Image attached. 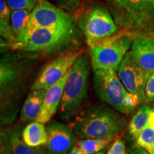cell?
<instances>
[{
	"label": "cell",
	"mask_w": 154,
	"mask_h": 154,
	"mask_svg": "<svg viewBox=\"0 0 154 154\" xmlns=\"http://www.w3.org/2000/svg\"><path fill=\"white\" fill-rule=\"evenodd\" d=\"M136 144L150 154H154V128L149 123L136 138Z\"/></svg>",
	"instance_id": "cell-22"
},
{
	"label": "cell",
	"mask_w": 154,
	"mask_h": 154,
	"mask_svg": "<svg viewBox=\"0 0 154 154\" xmlns=\"http://www.w3.org/2000/svg\"><path fill=\"white\" fill-rule=\"evenodd\" d=\"M9 7L12 11L28 10L32 11L37 5L39 0H5Z\"/></svg>",
	"instance_id": "cell-23"
},
{
	"label": "cell",
	"mask_w": 154,
	"mask_h": 154,
	"mask_svg": "<svg viewBox=\"0 0 154 154\" xmlns=\"http://www.w3.org/2000/svg\"><path fill=\"white\" fill-rule=\"evenodd\" d=\"M80 54L78 51H67L52 59L42 69L32 86V91L47 90L59 82L70 70Z\"/></svg>",
	"instance_id": "cell-9"
},
{
	"label": "cell",
	"mask_w": 154,
	"mask_h": 154,
	"mask_svg": "<svg viewBox=\"0 0 154 154\" xmlns=\"http://www.w3.org/2000/svg\"><path fill=\"white\" fill-rule=\"evenodd\" d=\"M67 154H84V153H83L82 150H81L78 146H75L73 148V149L71 150V151H69Z\"/></svg>",
	"instance_id": "cell-29"
},
{
	"label": "cell",
	"mask_w": 154,
	"mask_h": 154,
	"mask_svg": "<svg viewBox=\"0 0 154 154\" xmlns=\"http://www.w3.org/2000/svg\"><path fill=\"white\" fill-rule=\"evenodd\" d=\"M57 5L67 12H76L79 9L80 0H55Z\"/></svg>",
	"instance_id": "cell-24"
},
{
	"label": "cell",
	"mask_w": 154,
	"mask_h": 154,
	"mask_svg": "<svg viewBox=\"0 0 154 154\" xmlns=\"http://www.w3.org/2000/svg\"><path fill=\"white\" fill-rule=\"evenodd\" d=\"M128 152H129V154H150L146 149L140 147L138 144H135V145L131 146Z\"/></svg>",
	"instance_id": "cell-28"
},
{
	"label": "cell",
	"mask_w": 154,
	"mask_h": 154,
	"mask_svg": "<svg viewBox=\"0 0 154 154\" xmlns=\"http://www.w3.org/2000/svg\"><path fill=\"white\" fill-rule=\"evenodd\" d=\"M146 99L148 101L151 102L154 101V72L150 75L146 83Z\"/></svg>",
	"instance_id": "cell-27"
},
{
	"label": "cell",
	"mask_w": 154,
	"mask_h": 154,
	"mask_svg": "<svg viewBox=\"0 0 154 154\" xmlns=\"http://www.w3.org/2000/svg\"><path fill=\"white\" fill-rule=\"evenodd\" d=\"M134 36L121 31L109 37L87 42L92 69L117 72L125 56L130 51Z\"/></svg>",
	"instance_id": "cell-4"
},
{
	"label": "cell",
	"mask_w": 154,
	"mask_h": 154,
	"mask_svg": "<svg viewBox=\"0 0 154 154\" xmlns=\"http://www.w3.org/2000/svg\"><path fill=\"white\" fill-rule=\"evenodd\" d=\"M140 102L141 101H140V98L138 97V95L128 92L126 97H125L124 103L128 112V114L131 113L135 110V109L137 107V106Z\"/></svg>",
	"instance_id": "cell-25"
},
{
	"label": "cell",
	"mask_w": 154,
	"mask_h": 154,
	"mask_svg": "<svg viewBox=\"0 0 154 154\" xmlns=\"http://www.w3.org/2000/svg\"><path fill=\"white\" fill-rule=\"evenodd\" d=\"M151 112V107L146 103H143L132 117L128 126V132L134 139L136 140L142 131L149 124Z\"/></svg>",
	"instance_id": "cell-17"
},
{
	"label": "cell",
	"mask_w": 154,
	"mask_h": 154,
	"mask_svg": "<svg viewBox=\"0 0 154 154\" xmlns=\"http://www.w3.org/2000/svg\"><path fill=\"white\" fill-rule=\"evenodd\" d=\"M89 71V58L85 54H80L71 68L64 86L59 108V117L62 120L72 118L87 98Z\"/></svg>",
	"instance_id": "cell-3"
},
{
	"label": "cell",
	"mask_w": 154,
	"mask_h": 154,
	"mask_svg": "<svg viewBox=\"0 0 154 154\" xmlns=\"http://www.w3.org/2000/svg\"><path fill=\"white\" fill-rule=\"evenodd\" d=\"M77 22L87 42L109 37L119 31L109 9L101 4H94L86 9Z\"/></svg>",
	"instance_id": "cell-5"
},
{
	"label": "cell",
	"mask_w": 154,
	"mask_h": 154,
	"mask_svg": "<svg viewBox=\"0 0 154 154\" xmlns=\"http://www.w3.org/2000/svg\"><path fill=\"white\" fill-rule=\"evenodd\" d=\"M70 71L71 69L59 82L46 90L41 111L36 121L43 124H47L51 121V118L55 115L57 111H59L64 86L70 74Z\"/></svg>",
	"instance_id": "cell-13"
},
{
	"label": "cell",
	"mask_w": 154,
	"mask_h": 154,
	"mask_svg": "<svg viewBox=\"0 0 154 154\" xmlns=\"http://www.w3.org/2000/svg\"><path fill=\"white\" fill-rule=\"evenodd\" d=\"M11 10L5 0H0V32L8 43L13 46L17 40L11 24Z\"/></svg>",
	"instance_id": "cell-18"
},
{
	"label": "cell",
	"mask_w": 154,
	"mask_h": 154,
	"mask_svg": "<svg viewBox=\"0 0 154 154\" xmlns=\"http://www.w3.org/2000/svg\"><path fill=\"white\" fill-rule=\"evenodd\" d=\"M120 113L106 103H94L79 111L71 126L75 135L83 139L113 138L124 126Z\"/></svg>",
	"instance_id": "cell-1"
},
{
	"label": "cell",
	"mask_w": 154,
	"mask_h": 154,
	"mask_svg": "<svg viewBox=\"0 0 154 154\" xmlns=\"http://www.w3.org/2000/svg\"><path fill=\"white\" fill-rule=\"evenodd\" d=\"M77 24V19L71 13L54 6L47 0H39L37 5L31 11L29 22L22 37L16 43L22 42L37 29Z\"/></svg>",
	"instance_id": "cell-7"
},
{
	"label": "cell",
	"mask_w": 154,
	"mask_h": 154,
	"mask_svg": "<svg viewBox=\"0 0 154 154\" xmlns=\"http://www.w3.org/2000/svg\"><path fill=\"white\" fill-rule=\"evenodd\" d=\"M30 14L31 11L28 10H14L11 11V27L17 42L22 37L25 29L29 22Z\"/></svg>",
	"instance_id": "cell-19"
},
{
	"label": "cell",
	"mask_w": 154,
	"mask_h": 154,
	"mask_svg": "<svg viewBox=\"0 0 154 154\" xmlns=\"http://www.w3.org/2000/svg\"><path fill=\"white\" fill-rule=\"evenodd\" d=\"M94 90L98 98L121 114L129 115L124 100L128 91L119 78L117 72L99 69L94 71Z\"/></svg>",
	"instance_id": "cell-6"
},
{
	"label": "cell",
	"mask_w": 154,
	"mask_h": 154,
	"mask_svg": "<svg viewBox=\"0 0 154 154\" xmlns=\"http://www.w3.org/2000/svg\"><path fill=\"white\" fill-rule=\"evenodd\" d=\"M106 154H126V145L121 138H116L109 149Z\"/></svg>",
	"instance_id": "cell-26"
},
{
	"label": "cell",
	"mask_w": 154,
	"mask_h": 154,
	"mask_svg": "<svg viewBox=\"0 0 154 154\" xmlns=\"http://www.w3.org/2000/svg\"><path fill=\"white\" fill-rule=\"evenodd\" d=\"M151 74L134 60L130 51L125 56L117 71L119 78L127 91L138 95L141 102L146 101L145 88Z\"/></svg>",
	"instance_id": "cell-8"
},
{
	"label": "cell",
	"mask_w": 154,
	"mask_h": 154,
	"mask_svg": "<svg viewBox=\"0 0 154 154\" xmlns=\"http://www.w3.org/2000/svg\"><path fill=\"white\" fill-rule=\"evenodd\" d=\"M149 123L150 125H151V126L154 128V110L152 111L151 114V116H150Z\"/></svg>",
	"instance_id": "cell-30"
},
{
	"label": "cell",
	"mask_w": 154,
	"mask_h": 154,
	"mask_svg": "<svg viewBox=\"0 0 154 154\" xmlns=\"http://www.w3.org/2000/svg\"><path fill=\"white\" fill-rule=\"evenodd\" d=\"M113 138H85L76 142L84 154H94L103 151L111 143Z\"/></svg>",
	"instance_id": "cell-20"
},
{
	"label": "cell",
	"mask_w": 154,
	"mask_h": 154,
	"mask_svg": "<svg viewBox=\"0 0 154 154\" xmlns=\"http://www.w3.org/2000/svg\"><path fill=\"white\" fill-rule=\"evenodd\" d=\"M105 153H106V151H104V150H103V151H100V152H99V153H94V154H105Z\"/></svg>",
	"instance_id": "cell-31"
},
{
	"label": "cell",
	"mask_w": 154,
	"mask_h": 154,
	"mask_svg": "<svg viewBox=\"0 0 154 154\" xmlns=\"http://www.w3.org/2000/svg\"><path fill=\"white\" fill-rule=\"evenodd\" d=\"M79 28L77 24L39 28L12 47L28 52L42 54L63 51L77 43L80 34Z\"/></svg>",
	"instance_id": "cell-2"
},
{
	"label": "cell",
	"mask_w": 154,
	"mask_h": 154,
	"mask_svg": "<svg viewBox=\"0 0 154 154\" xmlns=\"http://www.w3.org/2000/svg\"><path fill=\"white\" fill-rule=\"evenodd\" d=\"M11 154H45L41 147H30L23 141L19 133H14L10 138Z\"/></svg>",
	"instance_id": "cell-21"
},
{
	"label": "cell",
	"mask_w": 154,
	"mask_h": 154,
	"mask_svg": "<svg viewBox=\"0 0 154 154\" xmlns=\"http://www.w3.org/2000/svg\"><path fill=\"white\" fill-rule=\"evenodd\" d=\"M45 89L34 90L25 100L21 111V119L24 123L30 124L37 119L41 111Z\"/></svg>",
	"instance_id": "cell-15"
},
{
	"label": "cell",
	"mask_w": 154,
	"mask_h": 154,
	"mask_svg": "<svg viewBox=\"0 0 154 154\" xmlns=\"http://www.w3.org/2000/svg\"><path fill=\"white\" fill-rule=\"evenodd\" d=\"M22 140L30 147H42L47 142V132L44 124L38 121L30 123L22 132Z\"/></svg>",
	"instance_id": "cell-16"
},
{
	"label": "cell",
	"mask_w": 154,
	"mask_h": 154,
	"mask_svg": "<svg viewBox=\"0 0 154 154\" xmlns=\"http://www.w3.org/2000/svg\"><path fill=\"white\" fill-rule=\"evenodd\" d=\"M47 142L41 147L45 154H67L76 144L72 128L63 122L50 121L46 126Z\"/></svg>",
	"instance_id": "cell-10"
},
{
	"label": "cell",
	"mask_w": 154,
	"mask_h": 154,
	"mask_svg": "<svg viewBox=\"0 0 154 154\" xmlns=\"http://www.w3.org/2000/svg\"><path fill=\"white\" fill-rule=\"evenodd\" d=\"M130 53L142 68L154 72V34H140L134 36Z\"/></svg>",
	"instance_id": "cell-12"
},
{
	"label": "cell",
	"mask_w": 154,
	"mask_h": 154,
	"mask_svg": "<svg viewBox=\"0 0 154 154\" xmlns=\"http://www.w3.org/2000/svg\"><path fill=\"white\" fill-rule=\"evenodd\" d=\"M116 24L126 32L145 0H105Z\"/></svg>",
	"instance_id": "cell-11"
},
{
	"label": "cell",
	"mask_w": 154,
	"mask_h": 154,
	"mask_svg": "<svg viewBox=\"0 0 154 154\" xmlns=\"http://www.w3.org/2000/svg\"><path fill=\"white\" fill-rule=\"evenodd\" d=\"M125 32L133 36L154 34V0H145Z\"/></svg>",
	"instance_id": "cell-14"
}]
</instances>
